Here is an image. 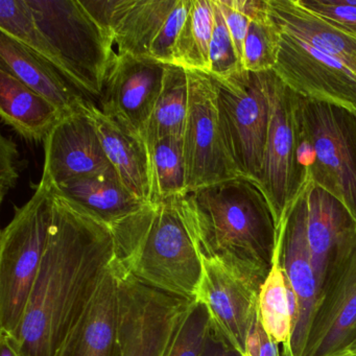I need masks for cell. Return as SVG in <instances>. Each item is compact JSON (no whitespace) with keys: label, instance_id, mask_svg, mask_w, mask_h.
Returning <instances> with one entry per match:
<instances>
[{"label":"cell","instance_id":"cell-19","mask_svg":"<svg viewBox=\"0 0 356 356\" xmlns=\"http://www.w3.org/2000/svg\"><path fill=\"white\" fill-rule=\"evenodd\" d=\"M118 314L120 297L114 260L86 312L56 356H122Z\"/></svg>","mask_w":356,"mask_h":356},{"label":"cell","instance_id":"cell-13","mask_svg":"<svg viewBox=\"0 0 356 356\" xmlns=\"http://www.w3.org/2000/svg\"><path fill=\"white\" fill-rule=\"evenodd\" d=\"M165 67L153 58L116 53L104 83L99 109L145 137L163 86Z\"/></svg>","mask_w":356,"mask_h":356},{"label":"cell","instance_id":"cell-24","mask_svg":"<svg viewBox=\"0 0 356 356\" xmlns=\"http://www.w3.org/2000/svg\"><path fill=\"white\" fill-rule=\"evenodd\" d=\"M177 3L178 0H130L114 26L118 54L149 57L152 45Z\"/></svg>","mask_w":356,"mask_h":356},{"label":"cell","instance_id":"cell-2","mask_svg":"<svg viewBox=\"0 0 356 356\" xmlns=\"http://www.w3.org/2000/svg\"><path fill=\"white\" fill-rule=\"evenodd\" d=\"M202 258L261 289L277 245L274 211L257 182L238 176L187 193Z\"/></svg>","mask_w":356,"mask_h":356},{"label":"cell","instance_id":"cell-16","mask_svg":"<svg viewBox=\"0 0 356 356\" xmlns=\"http://www.w3.org/2000/svg\"><path fill=\"white\" fill-rule=\"evenodd\" d=\"M281 262L289 289L297 301V318L289 345V356H303L306 337L318 300V286L306 235L305 214L299 195L287 208L277 235Z\"/></svg>","mask_w":356,"mask_h":356},{"label":"cell","instance_id":"cell-34","mask_svg":"<svg viewBox=\"0 0 356 356\" xmlns=\"http://www.w3.org/2000/svg\"><path fill=\"white\" fill-rule=\"evenodd\" d=\"M298 5L356 37V0H296Z\"/></svg>","mask_w":356,"mask_h":356},{"label":"cell","instance_id":"cell-17","mask_svg":"<svg viewBox=\"0 0 356 356\" xmlns=\"http://www.w3.org/2000/svg\"><path fill=\"white\" fill-rule=\"evenodd\" d=\"M318 291L337 254L356 235V220L337 197L312 181L299 193Z\"/></svg>","mask_w":356,"mask_h":356},{"label":"cell","instance_id":"cell-9","mask_svg":"<svg viewBox=\"0 0 356 356\" xmlns=\"http://www.w3.org/2000/svg\"><path fill=\"white\" fill-rule=\"evenodd\" d=\"M307 181L297 118V93L275 74L272 114L257 183L274 211L277 228Z\"/></svg>","mask_w":356,"mask_h":356},{"label":"cell","instance_id":"cell-10","mask_svg":"<svg viewBox=\"0 0 356 356\" xmlns=\"http://www.w3.org/2000/svg\"><path fill=\"white\" fill-rule=\"evenodd\" d=\"M187 70L189 106L183 134L187 193L241 176L227 151L211 76Z\"/></svg>","mask_w":356,"mask_h":356},{"label":"cell","instance_id":"cell-39","mask_svg":"<svg viewBox=\"0 0 356 356\" xmlns=\"http://www.w3.org/2000/svg\"><path fill=\"white\" fill-rule=\"evenodd\" d=\"M203 356H243L241 352L227 343L214 330Z\"/></svg>","mask_w":356,"mask_h":356},{"label":"cell","instance_id":"cell-3","mask_svg":"<svg viewBox=\"0 0 356 356\" xmlns=\"http://www.w3.org/2000/svg\"><path fill=\"white\" fill-rule=\"evenodd\" d=\"M111 230L127 272L168 295L197 300L203 260L187 193L149 204Z\"/></svg>","mask_w":356,"mask_h":356},{"label":"cell","instance_id":"cell-25","mask_svg":"<svg viewBox=\"0 0 356 356\" xmlns=\"http://www.w3.org/2000/svg\"><path fill=\"white\" fill-rule=\"evenodd\" d=\"M189 106V81L187 70L166 64L163 86L147 124L145 139L149 151L165 137L183 138Z\"/></svg>","mask_w":356,"mask_h":356},{"label":"cell","instance_id":"cell-8","mask_svg":"<svg viewBox=\"0 0 356 356\" xmlns=\"http://www.w3.org/2000/svg\"><path fill=\"white\" fill-rule=\"evenodd\" d=\"M122 356H168L193 301L137 280L115 259Z\"/></svg>","mask_w":356,"mask_h":356},{"label":"cell","instance_id":"cell-14","mask_svg":"<svg viewBox=\"0 0 356 356\" xmlns=\"http://www.w3.org/2000/svg\"><path fill=\"white\" fill-rule=\"evenodd\" d=\"M203 260L197 301L205 304L216 332L245 356V346L258 316L259 287L218 260Z\"/></svg>","mask_w":356,"mask_h":356},{"label":"cell","instance_id":"cell-31","mask_svg":"<svg viewBox=\"0 0 356 356\" xmlns=\"http://www.w3.org/2000/svg\"><path fill=\"white\" fill-rule=\"evenodd\" d=\"M213 332L209 310L205 304L195 300L168 356H203Z\"/></svg>","mask_w":356,"mask_h":356},{"label":"cell","instance_id":"cell-23","mask_svg":"<svg viewBox=\"0 0 356 356\" xmlns=\"http://www.w3.org/2000/svg\"><path fill=\"white\" fill-rule=\"evenodd\" d=\"M0 116L28 140H45L63 118L45 97L0 67Z\"/></svg>","mask_w":356,"mask_h":356},{"label":"cell","instance_id":"cell-5","mask_svg":"<svg viewBox=\"0 0 356 356\" xmlns=\"http://www.w3.org/2000/svg\"><path fill=\"white\" fill-rule=\"evenodd\" d=\"M297 118L307 180L356 220V112L297 95Z\"/></svg>","mask_w":356,"mask_h":356},{"label":"cell","instance_id":"cell-6","mask_svg":"<svg viewBox=\"0 0 356 356\" xmlns=\"http://www.w3.org/2000/svg\"><path fill=\"white\" fill-rule=\"evenodd\" d=\"M41 32L57 54L68 80L83 93L101 97L116 53L114 41L81 0H26Z\"/></svg>","mask_w":356,"mask_h":356},{"label":"cell","instance_id":"cell-12","mask_svg":"<svg viewBox=\"0 0 356 356\" xmlns=\"http://www.w3.org/2000/svg\"><path fill=\"white\" fill-rule=\"evenodd\" d=\"M273 72L301 97L356 112L355 74L341 62L284 32Z\"/></svg>","mask_w":356,"mask_h":356},{"label":"cell","instance_id":"cell-7","mask_svg":"<svg viewBox=\"0 0 356 356\" xmlns=\"http://www.w3.org/2000/svg\"><path fill=\"white\" fill-rule=\"evenodd\" d=\"M211 78L227 151L238 174L257 182L272 114L275 72L241 70Z\"/></svg>","mask_w":356,"mask_h":356},{"label":"cell","instance_id":"cell-1","mask_svg":"<svg viewBox=\"0 0 356 356\" xmlns=\"http://www.w3.org/2000/svg\"><path fill=\"white\" fill-rule=\"evenodd\" d=\"M115 258L111 228L53 187L44 258L22 323L8 335L22 356L57 355Z\"/></svg>","mask_w":356,"mask_h":356},{"label":"cell","instance_id":"cell-26","mask_svg":"<svg viewBox=\"0 0 356 356\" xmlns=\"http://www.w3.org/2000/svg\"><path fill=\"white\" fill-rule=\"evenodd\" d=\"M258 314L268 337L280 345L284 356H289V345L293 335V316L289 305L286 279L281 262V247L278 238L272 268L260 289Z\"/></svg>","mask_w":356,"mask_h":356},{"label":"cell","instance_id":"cell-40","mask_svg":"<svg viewBox=\"0 0 356 356\" xmlns=\"http://www.w3.org/2000/svg\"><path fill=\"white\" fill-rule=\"evenodd\" d=\"M0 356H22L12 343L11 339L3 332L0 334Z\"/></svg>","mask_w":356,"mask_h":356},{"label":"cell","instance_id":"cell-21","mask_svg":"<svg viewBox=\"0 0 356 356\" xmlns=\"http://www.w3.org/2000/svg\"><path fill=\"white\" fill-rule=\"evenodd\" d=\"M53 187L60 195L80 206L110 228L138 213L149 205L135 197L122 184L114 168Z\"/></svg>","mask_w":356,"mask_h":356},{"label":"cell","instance_id":"cell-33","mask_svg":"<svg viewBox=\"0 0 356 356\" xmlns=\"http://www.w3.org/2000/svg\"><path fill=\"white\" fill-rule=\"evenodd\" d=\"M262 1L264 0H216L241 63L243 43L247 37L248 30L254 16L261 7Z\"/></svg>","mask_w":356,"mask_h":356},{"label":"cell","instance_id":"cell-29","mask_svg":"<svg viewBox=\"0 0 356 356\" xmlns=\"http://www.w3.org/2000/svg\"><path fill=\"white\" fill-rule=\"evenodd\" d=\"M0 33L32 49L66 76L63 65L41 32L26 0H0Z\"/></svg>","mask_w":356,"mask_h":356},{"label":"cell","instance_id":"cell-22","mask_svg":"<svg viewBox=\"0 0 356 356\" xmlns=\"http://www.w3.org/2000/svg\"><path fill=\"white\" fill-rule=\"evenodd\" d=\"M273 18L283 32L341 62L356 76V37L343 32L296 0H268Z\"/></svg>","mask_w":356,"mask_h":356},{"label":"cell","instance_id":"cell-28","mask_svg":"<svg viewBox=\"0 0 356 356\" xmlns=\"http://www.w3.org/2000/svg\"><path fill=\"white\" fill-rule=\"evenodd\" d=\"M283 31L273 18L268 0L252 19L243 43V68L252 72H270L276 65Z\"/></svg>","mask_w":356,"mask_h":356},{"label":"cell","instance_id":"cell-32","mask_svg":"<svg viewBox=\"0 0 356 356\" xmlns=\"http://www.w3.org/2000/svg\"><path fill=\"white\" fill-rule=\"evenodd\" d=\"M214 5V29L209 54V74L216 78H226L243 70L236 47L229 32L222 11L216 0Z\"/></svg>","mask_w":356,"mask_h":356},{"label":"cell","instance_id":"cell-36","mask_svg":"<svg viewBox=\"0 0 356 356\" xmlns=\"http://www.w3.org/2000/svg\"><path fill=\"white\" fill-rule=\"evenodd\" d=\"M24 168L18 153L17 145L13 139L1 136L0 141V200L16 186L20 172Z\"/></svg>","mask_w":356,"mask_h":356},{"label":"cell","instance_id":"cell-27","mask_svg":"<svg viewBox=\"0 0 356 356\" xmlns=\"http://www.w3.org/2000/svg\"><path fill=\"white\" fill-rule=\"evenodd\" d=\"M214 29L213 0H193L172 53V64L209 74V54Z\"/></svg>","mask_w":356,"mask_h":356},{"label":"cell","instance_id":"cell-11","mask_svg":"<svg viewBox=\"0 0 356 356\" xmlns=\"http://www.w3.org/2000/svg\"><path fill=\"white\" fill-rule=\"evenodd\" d=\"M356 350V235L327 270L310 321L303 356H354Z\"/></svg>","mask_w":356,"mask_h":356},{"label":"cell","instance_id":"cell-15","mask_svg":"<svg viewBox=\"0 0 356 356\" xmlns=\"http://www.w3.org/2000/svg\"><path fill=\"white\" fill-rule=\"evenodd\" d=\"M85 107L62 118L44 140L42 178L53 186L113 168Z\"/></svg>","mask_w":356,"mask_h":356},{"label":"cell","instance_id":"cell-20","mask_svg":"<svg viewBox=\"0 0 356 356\" xmlns=\"http://www.w3.org/2000/svg\"><path fill=\"white\" fill-rule=\"evenodd\" d=\"M0 67L51 102L62 115L81 111L88 99L51 62L0 33Z\"/></svg>","mask_w":356,"mask_h":356},{"label":"cell","instance_id":"cell-30","mask_svg":"<svg viewBox=\"0 0 356 356\" xmlns=\"http://www.w3.org/2000/svg\"><path fill=\"white\" fill-rule=\"evenodd\" d=\"M153 197L151 204L187 193L183 138L165 137L151 151Z\"/></svg>","mask_w":356,"mask_h":356},{"label":"cell","instance_id":"cell-37","mask_svg":"<svg viewBox=\"0 0 356 356\" xmlns=\"http://www.w3.org/2000/svg\"><path fill=\"white\" fill-rule=\"evenodd\" d=\"M81 3L95 22L113 39L114 26L129 0H81Z\"/></svg>","mask_w":356,"mask_h":356},{"label":"cell","instance_id":"cell-41","mask_svg":"<svg viewBox=\"0 0 356 356\" xmlns=\"http://www.w3.org/2000/svg\"><path fill=\"white\" fill-rule=\"evenodd\" d=\"M354 356H356V350L355 352H354Z\"/></svg>","mask_w":356,"mask_h":356},{"label":"cell","instance_id":"cell-38","mask_svg":"<svg viewBox=\"0 0 356 356\" xmlns=\"http://www.w3.org/2000/svg\"><path fill=\"white\" fill-rule=\"evenodd\" d=\"M279 346L264 330L258 314L248 337L245 356H284Z\"/></svg>","mask_w":356,"mask_h":356},{"label":"cell","instance_id":"cell-4","mask_svg":"<svg viewBox=\"0 0 356 356\" xmlns=\"http://www.w3.org/2000/svg\"><path fill=\"white\" fill-rule=\"evenodd\" d=\"M53 187L41 179L0 237V330L13 337L22 323L49 243Z\"/></svg>","mask_w":356,"mask_h":356},{"label":"cell","instance_id":"cell-18","mask_svg":"<svg viewBox=\"0 0 356 356\" xmlns=\"http://www.w3.org/2000/svg\"><path fill=\"white\" fill-rule=\"evenodd\" d=\"M86 111L92 120L106 156L122 184L141 201L151 204L153 197L152 154L145 137L130 124L108 116L90 101Z\"/></svg>","mask_w":356,"mask_h":356},{"label":"cell","instance_id":"cell-35","mask_svg":"<svg viewBox=\"0 0 356 356\" xmlns=\"http://www.w3.org/2000/svg\"><path fill=\"white\" fill-rule=\"evenodd\" d=\"M193 0H178L151 47L149 57L164 64H172V53L186 22Z\"/></svg>","mask_w":356,"mask_h":356}]
</instances>
